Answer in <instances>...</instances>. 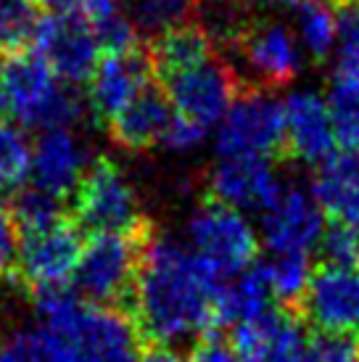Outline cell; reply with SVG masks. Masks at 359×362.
<instances>
[{
    "instance_id": "1",
    "label": "cell",
    "mask_w": 359,
    "mask_h": 362,
    "mask_svg": "<svg viewBox=\"0 0 359 362\" xmlns=\"http://www.w3.org/2000/svg\"><path fill=\"white\" fill-rule=\"evenodd\" d=\"M225 281L170 235L151 230L132 288L140 333L159 346H177L217 325V291Z\"/></svg>"
},
{
    "instance_id": "2",
    "label": "cell",
    "mask_w": 359,
    "mask_h": 362,
    "mask_svg": "<svg viewBox=\"0 0 359 362\" xmlns=\"http://www.w3.org/2000/svg\"><path fill=\"white\" fill-rule=\"evenodd\" d=\"M37 322L59 333L71 362H140V328L135 317L117 307L80 299L66 286H42L32 291Z\"/></svg>"
},
{
    "instance_id": "3",
    "label": "cell",
    "mask_w": 359,
    "mask_h": 362,
    "mask_svg": "<svg viewBox=\"0 0 359 362\" xmlns=\"http://www.w3.org/2000/svg\"><path fill=\"white\" fill-rule=\"evenodd\" d=\"M6 103L21 124L40 130L74 127L82 117L80 95L71 85H59V77L37 53L11 56L6 64Z\"/></svg>"
},
{
    "instance_id": "4",
    "label": "cell",
    "mask_w": 359,
    "mask_h": 362,
    "mask_svg": "<svg viewBox=\"0 0 359 362\" xmlns=\"http://www.w3.org/2000/svg\"><path fill=\"white\" fill-rule=\"evenodd\" d=\"M151 230L148 222L135 233H93L74 270V286L82 291V299L100 307H119L130 299Z\"/></svg>"
},
{
    "instance_id": "5",
    "label": "cell",
    "mask_w": 359,
    "mask_h": 362,
    "mask_svg": "<svg viewBox=\"0 0 359 362\" xmlns=\"http://www.w3.org/2000/svg\"><path fill=\"white\" fill-rule=\"evenodd\" d=\"M188 241L204 267L220 281L249 270L259 252V238L243 211L217 199H204L188 220Z\"/></svg>"
},
{
    "instance_id": "6",
    "label": "cell",
    "mask_w": 359,
    "mask_h": 362,
    "mask_svg": "<svg viewBox=\"0 0 359 362\" xmlns=\"http://www.w3.org/2000/svg\"><path fill=\"white\" fill-rule=\"evenodd\" d=\"M74 220L90 233H135L148 220L130 177L111 159H95L74 191Z\"/></svg>"
},
{
    "instance_id": "7",
    "label": "cell",
    "mask_w": 359,
    "mask_h": 362,
    "mask_svg": "<svg viewBox=\"0 0 359 362\" xmlns=\"http://www.w3.org/2000/svg\"><path fill=\"white\" fill-rule=\"evenodd\" d=\"M220 156H261L272 159L288 151L286 109L264 88H243L217 127Z\"/></svg>"
},
{
    "instance_id": "8",
    "label": "cell",
    "mask_w": 359,
    "mask_h": 362,
    "mask_svg": "<svg viewBox=\"0 0 359 362\" xmlns=\"http://www.w3.org/2000/svg\"><path fill=\"white\" fill-rule=\"evenodd\" d=\"M161 82L172 109L204 127L220 124V119L243 90L238 71L220 56H211L209 61L193 69L170 74Z\"/></svg>"
},
{
    "instance_id": "9",
    "label": "cell",
    "mask_w": 359,
    "mask_h": 362,
    "mask_svg": "<svg viewBox=\"0 0 359 362\" xmlns=\"http://www.w3.org/2000/svg\"><path fill=\"white\" fill-rule=\"evenodd\" d=\"M82 246V228L77 220L64 217L48 228L21 233L13 270L24 286H30V291L42 286H64L77 270Z\"/></svg>"
},
{
    "instance_id": "10",
    "label": "cell",
    "mask_w": 359,
    "mask_h": 362,
    "mask_svg": "<svg viewBox=\"0 0 359 362\" xmlns=\"http://www.w3.org/2000/svg\"><path fill=\"white\" fill-rule=\"evenodd\" d=\"M251 74V88H286L301 74L304 48L296 32L275 19H254L235 45Z\"/></svg>"
},
{
    "instance_id": "11",
    "label": "cell",
    "mask_w": 359,
    "mask_h": 362,
    "mask_svg": "<svg viewBox=\"0 0 359 362\" xmlns=\"http://www.w3.org/2000/svg\"><path fill=\"white\" fill-rule=\"evenodd\" d=\"M35 48L53 74L69 85L90 80L100 61V45L82 13H53L42 19Z\"/></svg>"
},
{
    "instance_id": "12",
    "label": "cell",
    "mask_w": 359,
    "mask_h": 362,
    "mask_svg": "<svg viewBox=\"0 0 359 362\" xmlns=\"http://www.w3.org/2000/svg\"><path fill=\"white\" fill-rule=\"evenodd\" d=\"M325 211L312 191L283 185V193L261 217V238L272 254H310L325 233Z\"/></svg>"
},
{
    "instance_id": "13",
    "label": "cell",
    "mask_w": 359,
    "mask_h": 362,
    "mask_svg": "<svg viewBox=\"0 0 359 362\" xmlns=\"http://www.w3.org/2000/svg\"><path fill=\"white\" fill-rule=\"evenodd\" d=\"M299 312L317 328L333 333L359 331V270L357 264H322L312 272Z\"/></svg>"
},
{
    "instance_id": "14",
    "label": "cell",
    "mask_w": 359,
    "mask_h": 362,
    "mask_svg": "<svg viewBox=\"0 0 359 362\" xmlns=\"http://www.w3.org/2000/svg\"><path fill=\"white\" fill-rule=\"evenodd\" d=\"M209 199L238 211H264L283 193L275 167L261 156H220L209 172Z\"/></svg>"
},
{
    "instance_id": "15",
    "label": "cell",
    "mask_w": 359,
    "mask_h": 362,
    "mask_svg": "<svg viewBox=\"0 0 359 362\" xmlns=\"http://www.w3.org/2000/svg\"><path fill=\"white\" fill-rule=\"evenodd\" d=\"M153 64L148 51H119L106 53L90 77L88 103L98 119L109 122L119 114L127 103L151 85Z\"/></svg>"
},
{
    "instance_id": "16",
    "label": "cell",
    "mask_w": 359,
    "mask_h": 362,
    "mask_svg": "<svg viewBox=\"0 0 359 362\" xmlns=\"http://www.w3.org/2000/svg\"><path fill=\"white\" fill-rule=\"evenodd\" d=\"M230 341L240 362H301L307 346L299 322L272 307L235 322Z\"/></svg>"
},
{
    "instance_id": "17",
    "label": "cell",
    "mask_w": 359,
    "mask_h": 362,
    "mask_svg": "<svg viewBox=\"0 0 359 362\" xmlns=\"http://www.w3.org/2000/svg\"><path fill=\"white\" fill-rule=\"evenodd\" d=\"M88 167V151L77 132L71 127H56L42 130L40 141L35 143L30 177L32 185L66 199L69 193L77 191Z\"/></svg>"
},
{
    "instance_id": "18",
    "label": "cell",
    "mask_w": 359,
    "mask_h": 362,
    "mask_svg": "<svg viewBox=\"0 0 359 362\" xmlns=\"http://www.w3.org/2000/svg\"><path fill=\"white\" fill-rule=\"evenodd\" d=\"M288 153L307 164H322L336 153V130L328 101L314 90H293L283 101Z\"/></svg>"
},
{
    "instance_id": "19",
    "label": "cell",
    "mask_w": 359,
    "mask_h": 362,
    "mask_svg": "<svg viewBox=\"0 0 359 362\" xmlns=\"http://www.w3.org/2000/svg\"><path fill=\"white\" fill-rule=\"evenodd\" d=\"M172 119V103L164 88L151 82L143 93H138L124 109L109 119L111 141L127 151H146L161 143V135Z\"/></svg>"
},
{
    "instance_id": "20",
    "label": "cell",
    "mask_w": 359,
    "mask_h": 362,
    "mask_svg": "<svg viewBox=\"0 0 359 362\" xmlns=\"http://www.w3.org/2000/svg\"><path fill=\"white\" fill-rule=\"evenodd\" d=\"M312 193L333 222L359 228V151H341L317 164Z\"/></svg>"
},
{
    "instance_id": "21",
    "label": "cell",
    "mask_w": 359,
    "mask_h": 362,
    "mask_svg": "<svg viewBox=\"0 0 359 362\" xmlns=\"http://www.w3.org/2000/svg\"><path fill=\"white\" fill-rule=\"evenodd\" d=\"M214 45H217L214 37L201 27L199 21H188L182 27H175V30L153 37L148 56L156 77L164 80L170 74L193 69V66H199L204 61H209L211 56H217Z\"/></svg>"
},
{
    "instance_id": "22",
    "label": "cell",
    "mask_w": 359,
    "mask_h": 362,
    "mask_svg": "<svg viewBox=\"0 0 359 362\" xmlns=\"http://www.w3.org/2000/svg\"><path fill=\"white\" fill-rule=\"evenodd\" d=\"M272 291L264 270L259 267H249L240 275L230 278L220 286L217 291V325H235V322L254 317L259 312L272 307Z\"/></svg>"
},
{
    "instance_id": "23",
    "label": "cell",
    "mask_w": 359,
    "mask_h": 362,
    "mask_svg": "<svg viewBox=\"0 0 359 362\" xmlns=\"http://www.w3.org/2000/svg\"><path fill=\"white\" fill-rule=\"evenodd\" d=\"M341 24L339 0H301L296 6V37L304 53L314 61L328 59L336 51Z\"/></svg>"
},
{
    "instance_id": "24",
    "label": "cell",
    "mask_w": 359,
    "mask_h": 362,
    "mask_svg": "<svg viewBox=\"0 0 359 362\" xmlns=\"http://www.w3.org/2000/svg\"><path fill=\"white\" fill-rule=\"evenodd\" d=\"M0 362H71V357L59 333L37 322L0 339Z\"/></svg>"
},
{
    "instance_id": "25",
    "label": "cell",
    "mask_w": 359,
    "mask_h": 362,
    "mask_svg": "<svg viewBox=\"0 0 359 362\" xmlns=\"http://www.w3.org/2000/svg\"><path fill=\"white\" fill-rule=\"evenodd\" d=\"M261 270L267 275L272 296L283 307L299 310L314 272L310 254H272L267 262H261Z\"/></svg>"
},
{
    "instance_id": "26",
    "label": "cell",
    "mask_w": 359,
    "mask_h": 362,
    "mask_svg": "<svg viewBox=\"0 0 359 362\" xmlns=\"http://www.w3.org/2000/svg\"><path fill=\"white\" fill-rule=\"evenodd\" d=\"M82 16L88 19L100 51L119 53L138 48V30L132 24L130 13H124L117 6V0H90L88 8L82 11Z\"/></svg>"
},
{
    "instance_id": "27",
    "label": "cell",
    "mask_w": 359,
    "mask_h": 362,
    "mask_svg": "<svg viewBox=\"0 0 359 362\" xmlns=\"http://www.w3.org/2000/svg\"><path fill=\"white\" fill-rule=\"evenodd\" d=\"M42 19L40 0H0V53H27Z\"/></svg>"
},
{
    "instance_id": "28",
    "label": "cell",
    "mask_w": 359,
    "mask_h": 362,
    "mask_svg": "<svg viewBox=\"0 0 359 362\" xmlns=\"http://www.w3.org/2000/svg\"><path fill=\"white\" fill-rule=\"evenodd\" d=\"M199 11V0H132L130 19L138 35H148L151 40L164 32L193 21Z\"/></svg>"
},
{
    "instance_id": "29",
    "label": "cell",
    "mask_w": 359,
    "mask_h": 362,
    "mask_svg": "<svg viewBox=\"0 0 359 362\" xmlns=\"http://www.w3.org/2000/svg\"><path fill=\"white\" fill-rule=\"evenodd\" d=\"M325 101L339 146L343 151H359V85L333 80Z\"/></svg>"
},
{
    "instance_id": "30",
    "label": "cell",
    "mask_w": 359,
    "mask_h": 362,
    "mask_svg": "<svg viewBox=\"0 0 359 362\" xmlns=\"http://www.w3.org/2000/svg\"><path fill=\"white\" fill-rule=\"evenodd\" d=\"M64 199L53 196V193L42 191L37 185H27L16 191L13 202L8 204L13 217H16V225H19L21 233L27 230H40V228H48L53 222L64 220V206H61Z\"/></svg>"
},
{
    "instance_id": "31",
    "label": "cell",
    "mask_w": 359,
    "mask_h": 362,
    "mask_svg": "<svg viewBox=\"0 0 359 362\" xmlns=\"http://www.w3.org/2000/svg\"><path fill=\"white\" fill-rule=\"evenodd\" d=\"M32 148L27 135L8 122L0 119V191L19 188L30 177Z\"/></svg>"
},
{
    "instance_id": "32",
    "label": "cell",
    "mask_w": 359,
    "mask_h": 362,
    "mask_svg": "<svg viewBox=\"0 0 359 362\" xmlns=\"http://www.w3.org/2000/svg\"><path fill=\"white\" fill-rule=\"evenodd\" d=\"M341 24L336 42V80L359 85V0H339Z\"/></svg>"
},
{
    "instance_id": "33",
    "label": "cell",
    "mask_w": 359,
    "mask_h": 362,
    "mask_svg": "<svg viewBox=\"0 0 359 362\" xmlns=\"http://www.w3.org/2000/svg\"><path fill=\"white\" fill-rule=\"evenodd\" d=\"M301 362H359V344L351 333L317 331L307 339Z\"/></svg>"
},
{
    "instance_id": "34",
    "label": "cell",
    "mask_w": 359,
    "mask_h": 362,
    "mask_svg": "<svg viewBox=\"0 0 359 362\" xmlns=\"http://www.w3.org/2000/svg\"><path fill=\"white\" fill-rule=\"evenodd\" d=\"M322 257L328 264H357L359 262V233L351 225L333 222L322 233L319 241Z\"/></svg>"
},
{
    "instance_id": "35",
    "label": "cell",
    "mask_w": 359,
    "mask_h": 362,
    "mask_svg": "<svg viewBox=\"0 0 359 362\" xmlns=\"http://www.w3.org/2000/svg\"><path fill=\"white\" fill-rule=\"evenodd\" d=\"M206 130L209 127H204L199 122L188 119V117H182V114H172L170 124H167V130L161 135V148L170 153H190L196 151L204 138H206Z\"/></svg>"
},
{
    "instance_id": "36",
    "label": "cell",
    "mask_w": 359,
    "mask_h": 362,
    "mask_svg": "<svg viewBox=\"0 0 359 362\" xmlns=\"http://www.w3.org/2000/svg\"><path fill=\"white\" fill-rule=\"evenodd\" d=\"M19 225L11 206L0 202V270H13L16 254H19Z\"/></svg>"
},
{
    "instance_id": "37",
    "label": "cell",
    "mask_w": 359,
    "mask_h": 362,
    "mask_svg": "<svg viewBox=\"0 0 359 362\" xmlns=\"http://www.w3.org/2000/svg\"><path fill=\"white\" fill-rule=\"evenodd\" d=\"M190 362H240V357L230 346L225 344H217V341H204L196 349L193 354V360Z\"/></svg>"
},
{
    "instance_id": "38",
    "label": "cell",
    "mask_w": 359,
    "mask_h": 362,
    "mask_svg": "<svg viewBox=\"0 0 359 362\" xmlns=\"http://www.w3.org/2000/svg\"><path fill=\"white\" fill-rule=\"evenodd\" d=\"M40 3L53 13H82L90 0H40Z\"/></svg>"
},
{
    "instance_id": "39",
    "label": "cell",
    "mask_w": 359,
    "mask_h": 362,
    "mask_svg": "<svg viewBox=\"0 0 359 362\" xmlns=\"http://www.w3.org/2000/svg\"><path fill=\"white\" fill-rule=\"evenodd\" d=\"M140 362H190V360H185L182 354H177L172 346H156V349H151V352L143 354Z\"/></svg>"
},
{
    "instance_id": "40",
    "label": "cell",
    "mask_w": 359,
    "mask_h": 362,
    "mask_svg": "<svg viewBox=\"0 0 359 362\" xmlns=\"http://www.w3.org/2000/svg\"><path fill=\"white\" fill-rule=\"evenodd\" d=\"M8 111V103H6V69L0 66V114Z\"/></svg>"
},
{
    "instance_id": "41",
    "label": "cell",
    "mask_w": 359,
    "mask_h": 362,
    "mask_svg": "<svg viewBox=\"0 0 359 362\" xmlns=\"http://www.w3.org/2000/svg\"><path fill=\"white\" fill-rule=\"evenodd\" d=\"M264 3H272V6H299L301 0H264Z\"/></svg>"
}]
</instances>
